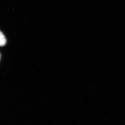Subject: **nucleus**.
<instances>
[{"mask_svg":"<svg viewBox=\"0 0 125 125\" xmlns=\"http://www.w3.org/2000/svg\"><path fill=\"white\" fill-rule=\"evenodd\" d=\"M6 43V40L4 35L0 31V46H3Z\"/></svg>","mask_w":125,"mask_h":125,"instance_id":"f257e3e1","label":"nucleus"},{"mask_svg":"<svg viewBox=\"0 0 125 125\" xmlns=\"http://www.w3.org/2000/svg\"></svg>","mask_w":125,"mask_h":125,"instance_id":"f03ea898","label":"nucleus"}]
</instances>
